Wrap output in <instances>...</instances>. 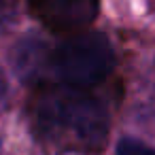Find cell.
<instances>
[{
    "instance_id": "6",
    "label": "cell",
    "mask_w": 155,
    "mask_h": 155,
    "mask_svg": "<svg viewBox=\"0 0 155 155\" xmlns=\"http://www.w3.org/2000/svg\"><path fill=\"white\" fill-rule=\"evenodd\" d=\"M0 2H2V0H0Z\"/></svg>"
},
{
    "instance_id": "3",
    "label": "cell",
    "mask_w": 155,
    "mask_h": 155,
    "mask_svg": "<svg viewBox=\"0 0 155 155\" xmlns=\"http://www.w3.org/2000/svg\"><path fill=\"white\" fill-rule=\"evenodd\" d=\"M30 9L51 32L74 34L96 19L100 0H30Z\"/></svg>"
},
{
    "instance_id": "5",
    "label": "cell",
    "mask_w": 155,
    "mask_h": 155,
    "mask_svg": "<svg viewBox=\"0 0 155 155\" xmlns=\"http://www.w3.org/2000/svg\"><path fill=\"white\" fill-rule=\"evenodd\" d=\"M5 94H7V83H5V79H2V74H0V102H2V98H5Z\"/></svg>"
},
{
    "instance_id": "2",
    "label": "cell",
    "mask_w": 155,
    "mask_h": 155,
    "mask_svg": "<svg viewBox=\"0 0 155 155\" xmlns=\"http://www.w3.org/2000/svg\"><path fill=\"white\" fill-rule=\"evenodd\" d=\"M115 66L108 38L102 32H83L60 43L49 55V70L60 85L89 89L102 83Z\"/></svg>"
},
{
    "instance_id": "1",
    "label": "cell",
    "mask_w": 155,
    "mask_h": 155,
    "mask_svg": "<svg viewBox=\"0 0 155 155\" xmlns=\"http://www.w3.org/2000/svg\"><path fill=\"white\" fill-rule=\"evenodd\" d=\"M38 125L51 142L66 149H102L108 134L104 106L87 89L62 85L43 96L36 108Z\"/></svg>"
},
{
    "instance_id": "4",
    "label": "cell",
    "mask_w": 155,
    "mask_h": 155,
    "mask_svg": "<svg viewBox=\"0 0 155 155\" xmlns=\"http://www.w3.org/2000/svg\"><path fill=\"white\" fill-rule=\"evenodd\" d=\"M117 155H155V149L136 138H121L117 144Z\"/></svg>"
}]
</instances>
